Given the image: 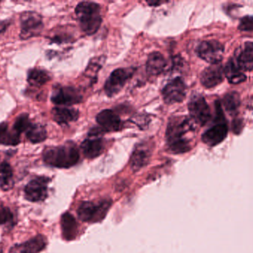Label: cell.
I'll return each instance as SVG.
<instances>
[{
    "label": "cell",
    "instance_id": "cell-1",
    "mask_svg": "<svg viewBox=\"0 0 253 253\" xmlns=\"http://www.w3.org/2000/svg\"><path fill=\"white\" fill-rule=\"evenodd\" d=\"M194 121L187 117L169 119L166 132L167 146L174 154H182L191 150L195 138Z\"/></svg>",
    "mask_w": 253,
    "mask_h": 253
},
{
    "label": "cell",
    "instance_id": "cell-2",
    "mask_svg": "<svg viewBox=\"0 0 253 253\" xmlns=\"http://www.w3.org/2000/svg\"><path fill=\"white\" fill-rule=\"evenodd\" d=\"M43 160L48 166L70 168L80 160V152L74 143H66L59 147H48L43 152Z\"/></svg>",
    "mask_w": 253,
    "mask_h": 253
},
{
    "label": "cell",
    "instance_id": "cell-3",
    "mask_svg": "<svg viewBox=\"0 0 253 253\" xmlns=\"http://www.w3.org/2000/svg\"><path fill=\"white\" fill-rule=\"evenodd\" d=\"M80 28L87 35L97 32L102 22L100 5L93 1H82L76 7Z\"/></svg>",
    "mask_w": 253,
    "mask_h": 253
},
{
    "label": "cell",
    "instance_id": "cell-4",
    "mask_svg": "<svg viewBox=\"0 0 253 253\" xmlns=\"http://www.w3.org/2000/svg\"><path fill=\"white\" fill-rule=\"evenodd\" d=\"M216 124L210 128L202 135V140L209 147H215L221 144L228 134V126L225 123L223 111L221 106L216 108Z\"/></svg>",
    "mask_w": 253,
    "mask_h": 253
},
{
    "label": "cell",
    "instance_id": "cell-5",
    "mask_svg": "<svg viewBox=\"0 0 253 253\" xmlns=\"http://www.w3.org/2000/svg\"><path fill=\"white\" fill-rule=\"evenodd\" d=\"M22 40H28L39 35L43 28L42 18L37 12L25 11L20 16Z\"/></svg>",
    "mask_w": 253,
    "mask_h": 253
},
{
    "label": "cell",
    "instance_id": "cell-6",
    "mask_svg": "<svg viewBox=\"0 0 253 253\" xmlns=\"http://www.w3.org/2000/svg\"><path fill=\"white\" fill-rule=\"evenodd\" d=\"M188 109L194 123L202 126H205L212 117L206 100L201 95H195L190 98Z\"/></svg>",
    "mask_w": 253,
    "mask_h": 253
},
{
    "label": "cell",
    "instance_id": "cell-7",
    "mask_svg": "<svg viewBox=\"0 0 253 253\" xmlns=\"http://www.w3.org/2000/svg\"><path fill=\"white\" fill-rule=\"evenodd\" d=\"M135 69L134 68H118L111 73L105 83L104 89L108 97L117 95L132 77Z\"/></svg>",
    "mask_w": 253,
    "mask_h": 253
},
{
    "label": "cell",
    "instance_id": "cell-8",
    "mask_svg": "<svg viewBox=\"0 0 253 253\" xmlns=\"http://www.w3.org/2000/svg\"><path fill=\"white\" fill-rule=\"evenodd\" d=\"M196 53L199 57L209 63L218 64L224 57V47L216 40L203 41L198 46Z\"/></svg>",
    "mask_w": 253,
    "mask_h": 253
},
{
    "label": "cell",
    "instance_id": "cell-9",
    "mask_svg": "<svg viewBox=\"0 0 253 253\" xmlns=\"http://www.w3.org/2000/svg\"><path fill=\"white\" fill-rule=\"evenodd\" d=\"M83 95L77 89L71 86H58L53 89L51 101L58 105H72L83 101Z\"/></svg>",
    "mask_w": 253,
    "mask_h": 253
},
{
    "label": "cell",
    "instance_id": "cell-10",
    "mask_svg": "<svg viewBox=\"0 0 253 253\" xmlns=\"http://www.w3.org/2000/svg\"><path fill=\"white\" fill-rule=\"evenodd\" d=\"M187 86L181 77H176L162 89V96L167 104L181 102L185 99Z\"/></svg>",
    "mask_w": 253,
    "mask_h": 253
},
{
    "label": "cell",
    "instance_id": "cell-11",
    "mask_svg": "<svg viewBox=\"0 0 253 253\" xmlns=\"http://www.w3.org/2000/svg\"><path fill=\"white\" fill-rule=\"evenodd\" d=\"M109 206L108 202H102L99 205L94 204L92 202H83L79 206L77 214L79 218L84 222L96 221L105 216Z\"/></svg>",
    "mask_w": 253,
    "mask_h": 253
},
{
    "label": "cell",
    "instance_id": "cell-12",
    "mask_svg": "<svg viewBox=\"0 0 253 253\" xmlns=\"http://www.w3.org/2000/svg\"><path fill=\"white\" fill-rule=\"evenodd\" d=\"M48 178L37 177L30 181L25 187V197L31 202H39L44 200L47 196Z\"/></svg>",
    "mask_w": 253,
    "mask_h": 253
},
{
    "label": "cell",
    "instance_id": "cell-13",
    "mask_svg": "<svg viewBox=\"0 0 253 253\" xmlns=\"http://www.w3.org/2000/svg\"><path fill=\"white\" fill-rule=\"evenodd\" d=\"M102 132H119L124 128V123L120 116L111 109H105L99 112L96 117Z\"/></svg>",
    "mask_w": 253,
    "mask_h": 253
},
{
    "label": "cell",
    "instance_id": "cell-14",
    "mask_svg": "<svg viewBox=\"0 0 253 253\" xmlns=\"http://www.w3.org/2000/svg\"><path fill=\"white\" fill-rule=\"evenodd\" d=\"M224 69L219 64H214L204 70L201 74V83L207 89H212L222 83Z\"/></svg>",
    "mask_w": 253,
    "mask_h": 253
},
{
    "label": "cell",
    "instance_id": "cell-15",
    "mask_svg": "<svg viewBox=\"0 0 253 253\" xmlns=\"http://www.w3.org/2000/svg\"><path fill=\"white\" fill-rule=\"evenodd\" d=\"M235 62L242 71L253 69V42H247L235 52Z\"/></svg>",
    "mask_w": 253,
    "mask_h": 253
},
{
    "label": "cell",
    "instance_id": "cell-16",
    "mask_svg": "<svg viewBox=\"0 0 253 253\" xmlns=\"http://www.w3.org/2000/svg\"><path fill=\"white\" fill-rule=\"evenodd\" d=\"M150 156H151V150H150V145L147 143L138 144L135 147L131 156L130 162H129L131 169L135 172L140 170L141 168L148 163Z\"/></svg>",
    "mask_w": 253,
    "mask_h": 253
},
{
    "label": "cell",
    "instance_id": "cell-17",
    "mask_svg": "<svg viewBox=\"0 0 253 253\" xmlns=\"http://www.w3.org/2000/svg\"><path fill=\"white\" fill-rule=\"evenodd\" d=\"M45 245V238L37 236L25 243L15 245L9 253H38L44 249Z\"/></svg>",
    "mask_w": 253,
    "mask_h": 253
},
{
    "label": "cell",
    "instance_id": "cell-18",
    "mask_svg": "<svg viewBox=\"0 0 253 253\" xmlns=\"http://www.w3.org/2000/svg\"><path fill=\"white\" fill-rule=\"evenodd\" d=\"M88 138L83 141L81 145L82 151L84 157L88 159L99 157L105 149V143L102 138Z\"/></svg>",
    "mask_w": 253,
    "mask_h": 253
},
{
    "label": "cell",
    "instance_id": "cell-19",
    "mask_svg": "<svg viewBox=\"0 0 253 253\" xmlns=\"http://www.w3.org/2000/svg\"><path fill=\"white\" fill-rule=\"evenodd\" d=\"M167 67V61L160 52L150 53L146 63V71L150 76H158L162 74Z\"/></svg>",
    "mask_w": 253,
    "mask_h": 253
},
{
    "label": "cell",
    "instance_id": "cell-20",
    "mask_svg": "<svg viewBox=\"0 0 253 253\" xmlns=\"http://www.w3.org/2000/svg\"><path fill=\"white\" fill-rule=\"evenodd\" d=\"M52 116L58 124L66 125L78 120L80 112L68 107H55L52 109Z\"/></svg>",
    "mask_w": 253,
    "mask_h": 253
},
{
    "label": "cell",
    "instance_id": "cell-21",
    "mask_svg": "<svg viewBox=\"0 0 253 253\" xmlns=\"http://www.w3.org/2000/svg\"><path fill=\"white\" fill-rule=\"evenodd\" d=\"M224 76L231 84H239L247 80L243 71L238 66L234 59H230L224 68Z\"/></svg>",
    "mask_w": 253,
    "mask_h": 253
},
{
    "label": "cell",
    "instance_id": "cell-22",
    "mask_svg": "<svg viewBox=\"0 0 253 253\" xmlns=\"http://www.w3.org/2000/svg\"><path fill=\"white\" fill-rule=\"evenodd\" d=\"M20 142V135L10 129L7 123H0V144L5 146H16Z\"/></svg>",
    "mask_w": 253,
    "mask_h": 253
},
{
    "label": "cell",
    "instance_id": "cell-23",
    "mask_svg": "<svg viewBox=\"0 0 253 253\" xmlns=\"http://www.w3.org/2000/svg\"><path fill=\"white\" fill-rule=\"evenodd\" d=\"M14 185L13 172L11 166L7 162L0 163V187L4 191L12 190Z\"/></svg>",
    "mask_w": 253,
    "mask_h": 253
},
{
    "label": "cell",
    "instance_id": "cell-24",
    "mask_svg": "<svg viewBox=\"0 0 253 253\" xmlns=\"http://www.w3.org/2000/svg\"><path fill=\"white\" fill-rule=\"evenodd\" d=\"M62 234L67 240H71L77 234V224L75 218L70 213L64 214L61 219Z\"/></svg>",
    "mask_w": 253,
    "mask_h": 253
},
{
    "label": "cell",
    "instance_id": "cell-25",
    "mask_svg": "<svg viewBox=\"0 0 253 253\" xmlns=\"http://www.w3.org/2000/svg\"><path fill=\"white\" fill-rule=\"evenodd\" d=\"M26 136L33 144H39L45 141L47 138V131L42 125L31 123L26 131Z\"/></svg>",
    "mask_w": 253,
    "mask_h": 253
},
{
    "label": "cell",
    "instance_id": "cell-26",
    "mask_svg": "<svg viewBox=\"0 0 253 253\" xmlns=\"http://www.w3.org/2000/svg\"><path fill=\"white\" fill-rule=\"evenodd\" d=\"M50 80V76L47 71L39 68H33L28 71V82L31 86H42Z\"/></svg>",
    "mask_w": 253,
    "mask_h": 253
},
{
    "label": "cell",
    "instance_id": "cell-27",
    "mask_svg": "<svg viewBox=\"0 0 253 253\" xmlns=\"http://www.w3.org/2000/svg\"><path fill=\"white\" fill-rule=\"evenodd\" d=\"M224 108L229 114H235L237 112L241 105V98L239 94L236 92H230L224 95Z\"/></svg>",
    "mask_w": 253,
    "mask_h": 253
},
{
    "label": "cell",
    "instance_id": "cell-28",
    "mask_svg": "<svg viewBox=\"0 0 253 253\" xmlns=\"http://www.w3.org/2000/svg\"><path fill=\"white\" fill-rule=\"evenodd\" d=\"M31 123H32L30 120L29 115L28 114L23 113V114H20L16 119V121H15L14 124H13V128L16 132H17L19 135H21L22 132H26L28 128L31 126Z\"/></svg>",
    "mask_w": 253,
    "mask_h": 253
},
{
    "label": "cell",
    "instance_id": "cell-29",
    "mask_svg": "<svg viewBox=\"0 0 253 253\" xmlns=\"http://www.w3.org/2000/svg\"><path fill=\"white\" fill-rule=\"evenodd\" d=\"M13 219V215L9 208L0 202V225L10 222Z\"/></svg>",
    "mask_w": 253,
    "mask_h": 253
},
{
    "label": "cell",
    "instance_id": "cell-30",
    "mask_svg": "<svg viewBox=\"0 0 253 253\" xmlns=\"http://www.w3.org/2000/svg\"><path fill=\"white\" fill-rule=\"evenodd\" d=\"M239 29L242 31H253V16H246L241 19Z\"/></svg>",
    "mask_w": 253,
    "mask_h": 253
},
{
    "label": "cell",
    "instance_id": "cell-31",
    "mask_svg": "<svg viewBox=\"0 0 253 253\" xmlns=\"http://www.w3.org/2000/svg\"><path fill=\"white\" fill-rule=\"evenodd\" d=\"M8 25V22H6V21H0V37L4 34Z\"/></svg>",
    "mask_w": 253,
    "mask_h": 253
},
{
    "label": "cell",
    "instance_id": "cell-32",
    "mask_svg": "<svg viewBox=\"0 0 253 253\" xmlns=\"http://www.w3.org/2000/svg\"><path fill=\"white\" fill-rule=\"evenodd\" d=\"M248 108H249L250 109L253 110V96L250 99L249 102H248Z\"/></svg>",
    "mask_w": 253,
    "mask_h": 253
},
{
    "label": "cell",
    "instance_id": "cell-33",
    "mask_svg": "<svg viewBox=\"0 0 253 253\" xmlns=\"http://www.w3.org/2000/svg\"><path fill=\"white\" fill-rule=\"evenodd\" d=\"M147 3H148L150 5H158V4H163L164 1H147Z\"/></svg>",
    "mask_w": 253,
    "mask_h": 253
},
{
    "label": "cell",
    "instance_id": "cell-34",
    "mask_svg": "<svg viewBox=\"0 0 253 253\" xmlns=\"http://www.w3.org/2000/svg\"><path fill=\"white\" fill-rule=\"evenodd\" d=\"M0 253H2V252H1V250H0Z\"/></svg>",
    "mask_w": 253,
    "mask_h": 253
},
{
    "label": "cell",
    "instance_id": "cell-35",
    "mask_svg": "<svg viewBox=\"0 0 253 253\" xmlns=\"http://www.w3.org/2000/svg\"><path fill=\"white\" fill-rule=\"evenodd\" d=\"M0 159H1V154H0Z\"/></svg>",
    "mask_w": 253,
    "mask_h": 253
}]
</instances>
